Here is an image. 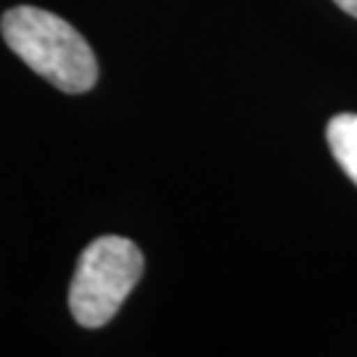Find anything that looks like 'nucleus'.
I'll return each mask as SVG.
<instances>
[{
	"instance_id": "f257e3e1",
	"label": "nucleus",
	"mask_w": 357,
	"mask_h": 357,
	"mask_svg": "<svg viewBox=\"0 0 357 357\" xmlns=\"http://www.w3.org/2000/svg\"><path fill=\"white\" fill-rule=\"evenodd\" d=\"M0 32L11 48L32 72L45 77L64 93H88L98 82V61L88 40L61 16L16 6L0 19Z\"/></svg>"
},
{
	"instance_id": "20e7f679",
	"label": "nucleus",
	"mask_w": 357,
	"mask_h": 357,
	"mask_svg": "<svg viewBox=\"0 0 357 357\" xmlns=\"http://www.w3.org/2000/svg\"><path fill=\"white\" fill-rule=\"evenodd\" d=\"M333 3H336L344 13H349V16H355L357 19V0H333Z\"/></svg>"
},
{
	"instance_id": "7ed1b4c3",
	"label": "nucleus",
	"mask_w": 357,
	"mask_h": 357,
	"mask_svg": "<svg viewBox=\"0 0 357 357\" xmlns=\"http://www.w3.org/2000/svg\"><path fill=\"white\" fill-rule=\"evenodd\" d=\"M326 138L333 159L344 169V175L357 185V114H336L326 128Z\"/></svg>"
},
{
	"instance_id": "f03ea898",
	"label": "nucleus",
	"mask_w": 357,
	"mask_h": 357,
	"mask_svg": "<svg viewBox=\"0 0 357 357\" xmlns=\"http://www.w3.org/2000/svg\"><path fill=\"white\" fill-rule=\"evenodd\" d=\"M143 275V255L130 238L101 236L79 255L69 286V310L82 328H101Z\"/></svg>"
}]
</instances>
